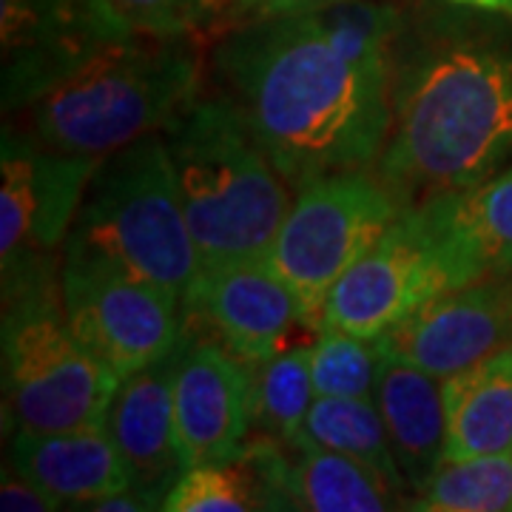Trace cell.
I'll use <instances>...</instances> for the list:
<instances>
[{
  "mask_svg": "<svg viewBox=\"0 0 512 512\" xmlns=\"http://www.w3.org/2000/svg\"><path fill=\"white\" fill-rule=\"evenodd\" d=\"M12 464L60 507L89 510L100 498L131 490L123 458L106 427L23 433L12 439Z\"/></svg>",
  "mask_w": 512,
  "mask_h": 512,
  "instance_id": "obj_17",
  "label": "cell"
},
{
  "mask_svg": "<svg viewBox=\"0 0 512 512\" xmlns=\"http://www.w3.org/2000/svg\"><path fill=\"white\" fill-rule=\"evenodd\" d=\"M305 436L325 450L362 461L399 490L407 487L376 399L316 396L305 419Z\"/></svg>",
  "mask_w": 512,
  "mask_h": 512,
  "instance_id": "obj_21",
  "label": "cell"
},
{
  "mask_svg": "<svg viewBox=\"0 0 512 512\" xmlns=\"http://www.w3.org/2000/svg\"><path fill=\"white\" fill-rule=\"evenodd\" d=\"M453 288L458 285L447 259L421 225L416 208L407 205L379 242L333 285L322 325L379 339L424 302Z\"/></svg>",
  "mask_w": 512,
  "mask_h": 512,
  "instance_id": "obj_10",
  "label": "cell"
},
{
  "mask_svg": "<svg viewBox=\"0 0 512 512\" xmlns=\"http://www.w3.org/2000/svg\"><path fill=\"white\" fill-rule=\"evenodd\" d=\"M447 456L512 453V348L444 379Z\"/></svg>",
  "mask_w": 512,
  "mask_h": 512,
  "instance_id": "obj_19",
  "label": "cell"
},
{
  "mask_svg": "<svg viewBox=\"0 0 512 512\" xmlns=\"http://www.w3.org/2000/svg\"><path fill=\"white\" fill-rule=\"evenodd\" d=\"M379 345L439 379L512 348V271L433 296L379 336Z\"/></svg>",
  "mask_w": 512,
  "mask_h": 512,
  "instance_id": "obj_14",
  "label": "cell"
},
{
  "mask_svg": "<svg viewBox=\"0 0 512 512\" xmlns=\"http://www.w3.org/2000/svg\"><path fill=\"white\" fill-rule=\"evenodd\" d=\"M382 365L376 339L322 325L311 345V373L316 396H359L373 399Z\"/></svg>",
  "mask_w": 512,
  "mask_h": 512,
  "instance_id": "obj_25",
  "label": "cell"
},
{
  "mask_svg": "<svg viewBox=\"0 0 512 512\" xmlns=\"http://www.w3.org/2000/svg\"><path fill=\"white\" fill-rule=\"evenodd\" d=\"M316 402L311 348H282L254 367V424L271 439L291 444L305 433V419Z\"/></svg>",
  "mask_w": 512,
  "mask_h": 512,
  "instance_id": "obj_23",
  "label": "cell"
},
{
  "mask_svg": "<svg viewBox=\"0 0 512 512\" xmlns=\"http://www.w3.org/2000/svg\"><path fill=\"white\" fill-rule=\"evenodd\" d=\"M333 3H345V0H234L231 18L245 26V23H259V20L302 15V12H313Z\"/></svg>",
  "mask_w": 512,
  "mask_h": 512,
  "instance_id": "obj_27",
  "label": "cell"
},
{
  "mask_svg": "<svg viewBox=\"0 0 512 512\" xmlns=\"http://www.w3.org/2000/svg\"><path fill=\"white\" fill-rule=\"evenodd\" d=\"M171 393L185 467L242 456L254 427V365L185 328Z\"/></svg>",
  "mask_w": 512,
  "mask_h": 512,
  "instance_id": "obj_13",
  "label": "cell"
},
{
  "mask_svg": "<svg viewBox=\"0 0 512 512\" xmlns=\"http://www.w3.org/2000/svg\"><path fill=\"white\" fill-rule=\"evenodd\" d=\"M137 35H188L211 18L217 0H106Z\"/></svg>",
  "mask_w": 512,
  "mask_h": 512,
  "instance_id": "obj_26",
  "label": "cell"
},
{
  "mask_svg": "<svg viewBox=\"0 0 512 512\" xmlns=\"http://www.w3.org/2000/svg\"><path fill=\"white\" fill-rule=\"evenodd\" d=\"M185 220L205 262L268 254L291 208V185L225 100H194L163 128Z\"/></svg>",
  "mask_w": 512,
  "mask_h": 512,
  "instance_id": "obj_4",
  "label": "cell"
},
{
  "mask_svg": "<svg viewBox=\"0 0 512 512\" xmlns=\"http://www.w3.org/2000/svg\"><path fill=\"white\" fill-rule=\"evenodd\" d=\"M0 507L6 512H52L60 510L55 498L49 493H43L35 481H29L26 476H20L15 470L3 473V484H0Z\"/></svg>",
  "mask_w": 512,
  "mask_h": 512,
  "instance_id": "obj_28",
  "label": "cell"
},
{
  "mask_svg": "<svg viewBox=\"0 0 512 512\" xmlns=\"http://www.w3.org/2000/svg\"><path fill=\"white\" fill-rule=\"evenodd\" d=\"M131 35L106 0H3V109H26Z\"/></svg>",
  "mask_w": 512,
  "mask_h": 512,
  "instance_id": "obj_11",
  "label": "cell"
},
{
  "mask_svg": "<svg viewBox=\"0 0 512 512\" xmlns=\"http://www.w3.org/2000/svg\"><path fill=\"white\" fill-rule=\"evenodd\" d=\"M165 512L274 510L268 490L248 458L225 464H194L165 495Z\"/></svg>",
  "mask_w": 512,
  "mask_h": 512,
  "instance_id": "obj_24",
  "label": "cell"
},
{
  "mask_svg": "<svg viewBox=\"0 0 512 512\" xmlns=\"http://www.w3.org/2000/svg\"><path fill=\"white\" fill-rule=\"evenodd\" d=\"M396 29L393 6L345 0L245 23L220 49L231 103L293 191L382 157L393 126Z\"/></svg>",
  "mask_w": 512,
  "mask_h": 512,
  "instance_id": "obj_1",
  "label": "cell"
},
{
  "mask_svg": "<svg viewBox=\"0 0 512 512\" xmlns=\"http://www.w3.org/2000/svg\"><path fill=\"white\" fill-rule=\"evenodd\" d=\"M373 399L382 410L404 484L419 493L447 456L444 379L382 350Z\"/></svg>",
  "mask_w": 512,
  "mask_h": 512,
  "instance_id": "obj_18",
  "label": "cell"
},
{
  "mask_svg": "<svg viewBox=\"0 0 512 512\" xmlns=\"http://www.w3.org/2000/svg\"><path fill=\"white\" fill-rule=\"evenodd\" d=\"M510 154V52L450 43L396 83L379 177L404 205L484 183Z\"/></svg>",
  "mask_w": 512,
  "mask_h": 512,
  "instance_id": "obj_2",
  "label": "cell"
},
{
  "mask_svg": "<svg viewBox=\"0 0 512 512\" xmlns=\"http://www.w3.org/2000/svg\"><path fill=\"white\" fill-rule=\"evenodd\" d=\"M117 384L77 339L55 276L3 296V396L15 433L103 427Z\"/></svg>",
  "mask_w": 512,
  "mask_h": 512,
  "instance_id": "obj_6",
  "label": "cell"
},
{
  "mask_svg": "<svg viewBox=\"0 0 512 512\" xmlns=\"http://www.w3.org/2000/svg\"><path fill=\"white\" fill-rule=\"evenodd\" d=\"M200 66L185 35H134L35 97L29 111L40 146L100 163L163 131L197 100Z\"/></svg>",
  "mask_w": 512,
  "mask_h": 512,
  "instance_id": "obj_3",
  "label": "cell"
},
{
  "mask_svg": "<svg viewBox=\"0 0 512 512\" xmlns=\"http://www.w3.org/2000/svg\"><path fill=\"white\" fill-rule=\"evenodd\" d=\"M461 6H476L484 12H501V15H512V0H453Z\"/></svg>",
  "mask_w": 512,
  "mask_h": 512,
  "instance_id": "obj_29",
  "label": "cell"
},
{
  "mask_svg": "<svg viewBox=\"0 0 512 512\" xmlns=\"http://www.w3.org/2000/svg\"><path fill=\"white\" fill-rule=\"evenodd\" d=\"M404 208L402 197L367 168L336 171L296 191L265 256L296 293L308 328H322L333 285L379 242Z\"/></svg>",
  "mask_w": 512,
  "mask_h": 512,
  "instance_id": "obj_7",
  "label": "cell"
},
{
  "mask_svg": "<svg viewBox=\"0 0 512 512\" xmlns=\"http://www.w3.org/2000/svg\"><path fill=\"white\" fill-rule=\"evenodd\" d=\"M97 163L40 146L3 128L0 148V271L3 296L55 276L52 254L66 245Z\"/></svg>",
  "mask_w": 512,
  "mask_h": 512,
  "instance_id": "obj_9",
  "label": "cell"
},
{
  "mask_svg": "<svg viewBox=\"0 0 512 512\" xmlns=\"http://www.w3.org/2000/svg\"><path fill=\"white\" fill-rule=\"evenodd\" d=\"M288 447V498L293 510L384 512L407 507L402 490L362 461L325 450L305 433Z\"/></svg>",
  "mask_w": 512,
  "mask_h": 512,
  "instance_id": "obj_20",
  "label": "cell"
},
{
  "mask_svg": "<svg viewBox=\"0 0 512 512\" xmlns=\"http://www.w3.org/2000/svg\"><path fill=\"white\" fill-rule=\"evenodd\" d=\"M413 208L458 288L512 271V168L464 191L427 197Z\"/></svg>",
  "mask_w": 512,
  "mask_h": 512,
  "instance_id": "obj_16",
  "label": "cell"
},
{
  "mask_svg": "<svg viewBox=\"0 0 512 512\" xmlns=\"http://www.w3.org/2000/svg\"><path fill=\"white\" fill-rule=\"evenodd\" d=\"M60 296L77 339L120 379L183 342L180 299L74 239L63 245Z\"/></svg>",
  "mask_w": 512,
  "mask_h": 512,
  "instance_id": "obj_8",
  "label": "cell"
},
{
  "mask_svg": "<svg viewBox=\"0 0 512 512\" xmlns=\"http://www.w3.org/2000/svg\"><path fill=\"white\" fill-rule=\"evenodd\" d=\"M69 239L183 302L202 256L185 220L163 131L97 163Z\"/></svg>",
  "mask_w": 512,
  "mask_h": 512,
  "instance_id": "obj_5",
  "label": "cell"
},
{
  "mask_svg": "<svg viewBox=\"0 0 512 512\" xmlns=\"http://www.w3.org/2000/svg\"><path fill=\"white\" fill-rule=\"evenodd\" d=\"M183 325L248 365H262L302 322L299 299L268 256L205 262L180 302Z\"/></svg>",
  "mask_w": 512,
  "mask_h": 512,
  "instance_id": "obj_12",
  "label": "cell"
},
{
  "mask_svg": "<svg viewBox=\"0 0 512 512\" xmlns=\"http://www.w3.org/2000/svg\"><path fill=\"white\" fill-rule=\"evenodd\" d=\"M174 359L177 350L120 379L103 424L126 464L131 493L148 510H163L165 495L188 470L174 427Z\"/></svg>",
  "mask_w": 512,
  "mask_h": 512,
  "instance_id": "obj_15",
  "label": "cell"
},
{
  "mask_svg": "<svg viewBox=\"0 0 512 512\" xmlns=\"http://www.w3.org/2000/svg\"><path fill=\"white\" fill-rule=\"evenodd\" d=\"M410 510L512 512V453L444 458Z\"/></svg>",
  "mask_w": 512,
  "mask_h": 512,
  "instance_id": "obj_22",
  "label": "cell"
}]
</instances>
